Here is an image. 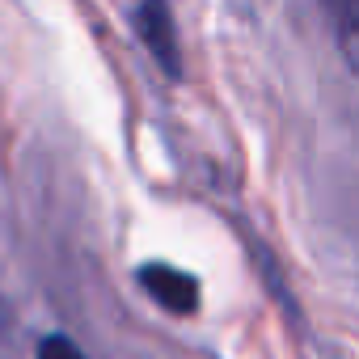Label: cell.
<instances>
[{
  "mask_svg": "<svg viewBox=\"0 0 359 359\" xmlns=\"http://www.w3.org/2000/svg\"><path fill=\"white\" fill-rule=\"evenodd\" d=\"M325 9L334 18V30H338L342 51L359 64V0H325Z\"/></svg>",
  "mask_w": 359,
  "mask_h": 359,
  "instance_id": "3957f363",
  "label": "cell"
},
{
  "mask_svg": "<svg viewBox=\"0 0 359 359\" xmlns=\"http://www.w3.org/2000/svg\"><path fill=\"white\" fill-rule=\"evenodd\" d=\"M135 30L144 39V47L156 55V64L177 76L182 72V51H177V30H173V13L165 0H140V9H135Z\"/></svg>",
  "mask_w": 359,
  "mask_h": 359,
  "instance_id": "6da1fadb",
  "label": "cell"
},
{
  "mask_svg": "<svg viewBox=\"0 0 359 359\" xmlns=\"http://www.w3.org/2000/svg\"><path fill=\"white\" fill-rule=\"evenodd\" d=\"M140 283H144V292H148L161 309H169V313H195V304H199V283H195L187 271H173V266H165V262L144 266V271H140Z\"/></svg>",
  "mask_w": 359,
  "mask_h": 359,
  "instance_id": "7a4b0ae2",
  "label": "cell"
},
{
  "mask_svg": "<svg viewBox=\"0 0 359 359\" xmlns=\"http://www.w3.org/2000/svg\"><path fill=\"white\" fill-rule=\"evenodd\" d=\"M39 359H85L68 338H60V334H51V338H43V346H39Z\"/></svg>",
  "mask_w": 359,
  "mask_h": 359,
  "instance_id": "277c9868",
  "label": "cell"
}]
</instances>
